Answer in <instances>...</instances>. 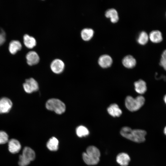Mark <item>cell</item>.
I'll return each mask as SVG.
<instances>
[{"label": "cell", "mask_w": 166, "mask_h": 166, "mask_svg": "<svg viewBox=\"0 0 166 166\" xmlns=\"http://www.w3.org/2000/svg\"><path fill=\"white\" fill-rule=\"evenodd\" d=\"M100 152L98 149L93 146H89L86 152L82 154V158L84 162L88 165H95L100 160Z\"/></svg>", "instance_id": "7a4b0ae2"}, {"label": "cell", "mask_w": 166, "mask_h": 166, "mask_svg": "<svg viewBox=\"0 0 166 166\" xmlns=\"http://www.w3.org/2000/svg\"><path fill=\"white\" fill-rule=\"evenodd\" d=\"M105 15L106 17L109 18L111 22L113 23L116 22L118 20L119 16L117 12L114 8H110L106 10Z\"/></svg>", "instance_id": "e0dca14e"}, {"label": "cell", "mask_w": 166, "mask_h": 166, "mask_svg": "<svg viewBox=\"0 0 166 166\" xmlns=\"http://www.w3.org/2000/svg\"><path fill=\"white\" fill-rule=\"evenodd\" d=\"M148 36L150 41L153 43H160L163 40L162 33L158 30H153L151 31Z\"/></svg>", "instance_id": "8fae6325"}, {"label": "cell", "mask_w": 166, "mask_h": 166, "mask_svg": "<svg viewBox=\"0 0 166 166\" xmlns=\"http://www.w3.org/2000/svg\"><path fill=\"white\" fill-rule=\"evenodd\" d=\"M12 102L10 99L3 97L0 99V113H7L11 109Z\"/></svg>", "instance_id": "8992f818"}, {"label": "cell", "mask_w": 166, "mask_h": 166, "mask_svg": "<svg viewBox=\"0 0 166 166\" xmlns=\"http://www.w3.org/2000/svg\"><path fill=\"white\" fill-rule=\"evenodd\" d=\"M30 162L25 158L22 154L19 155L18 162V164L19 166H27L30 164Z\"/></svg>", "instance_id": "d4e9b609"}, {"label": "cell", "mask_w": 166, "mask_h": 166, "mask_svg": "<svg viewBox=\"0 0 166 166\" xmlns=\"http://www.w3.org/2000/svg\"><path fill=\"white\" fill-rule=\"evenodd\" d=\"M130 160V158L129 155L124 152L120 153L116 157L117 162L122 166H127Z\"/></svg>", "instance_id": "7c38bea8"}, {"label": "cell", "mask_w": 166, "mask_h": 166, "mask_svg": "<svg viewBox=\"0 0 166 166\" xmlns=\"http://www.w3.org/2000/svg\"><path fill=\"white\" fill-rule=\"evenodd\" d=\"M161 57L166 58V49H164L161 54Z\"/></svg>", "instance_id": "83f0119b"}, {"label": "cell", "mask_w": 166, "mask_h": 166, "mask_svg": "<svg viewBox=\"0 0 166 166\" xmlns=\"http://www.w3.org/2000/svg\"><path fill=\"white\" fill-rule=\"evenodd\" d=\"M23 88L25 91L28 93L37 91L39 89L38 82L32 78L26 80L25 82L23 84Z\"/></svg>", "instance_id": "5b68a950"}, {"label": "cell", "mask_w": 166, "mask_h": 166, "mask_svg": "<svg viewBox=\"0 0 166 166\" xmlns=\"http://www.w3.org/2000/svg\"><path fill=\"white\" fill-rule=\"evenodd\" d=\"M136 91L140 94L144 93L147 90L146 84L143 80L140 79L134 83Z\"/></svg>", "instance_id": "9a60e30c"}, {"label": "cell", "mask_w": 166, "mask_h": 166, "mask_svg": "<svg viewBox=\"0 0 166 166\" xmlns=\"http://www.w3.org/2000/svg\"><path fill=\"white\" fill-rule=\"evenodd\" d=\"M122 63L124 66L128 68H132L134 67L136 64L135 59L131 55H127L124 57L122 59Z\"/></svg>", "instance_id": "4fadbf2b"}, {"label": "cell", "mask_w": 166, "mask_h": 166, "mask_svg": "<svg viewBox=\"0 0 166 166\" xmlns=\"http://www.w3.org/2000/svg\"><path fill=\"white\" fill-rule=\"evenodd\" d=\"M145 98L142 96H139L136 98L131 96H128L125 100V105L129 111H135L140 109L145 102Z\"/></svg>", "instance_id": "3957f363"}, {"label": "cell", "mask_w": 166, "mask_h": 166, "mask_svg": "<svg viewBox=\"0 0 166 166\" xmlns=\"http://www.w3.org/2000/svg\"><path fill=\"white\" fill-rule=\"evenodd\" d=\"M113 62L111 57L108 54H103L99 57L98 60V64L103 68H107L110 67Z\"/></svg>", "instance_id": "30bf717a"}, {"label": "cell", "mask_w": 166, "mask_h": 166, "mask_svg": "<svg viewBox=\"0 0 166 166\" xmlns=\"http://www.w3.org/2000/svg\"><path fill=\"white\" fill-rule=\"evenodd\" d=\"M23 42L25 46L29 48H32L36 45V41L35 38L27 34L24 35Z\"/></svg>", "instance_id": "ac0fdd59"}, {"label": "cell", "mask_w": 166, "mask_h": 166, "mask_svg": "<svg viewBox=\"0 0 166 166\" xmlns=\"http://www.w3.org/2000/svg\"><path fill=\"white\" fill-rule=\"evenodd\" d=\"M45 107L47 109L53 111L59 114L64 113L66 108L63 102L56 98H51L48 100L46 103Z\"/></svg>", "instance_id": "277c9868"}, {"label": "cell", "mask_w": 166, "mask_h": 166, "mask_svg": "<svg viewBox=\"0 0 166 166\" xmlns=\"http://www.w3.org/2000/svg\"><path fill=\"white\" fill-rule=\"evenodd\" d=\"M93 34V30L90 28H84L81 32V37L82 39L85 41H88L91 39Z\"/></svg>", "instance_id": "ffe728a7"}, {"label": "cell", "mask_w": 166, "mask_h": 166, "mask_svg": "<svg viewBox=\"0 0 166 166\" xmlns=\"http://www.w3.org/2000/svg\"><path fill=\"white\" fill-rule=\"evenodd\" d=\"M159 64L166 71V58L161 57L160 61Z\"/></svg>", "instance_id": "4316f807"}, {"label": "cell", "mask_w": 166, "mask_h": 166, "mask_svg": "<svg viewBox=\"0 0 166 166\" xmlns=\"http://www.w3.org/2000/svg\"><path fill=\"white\" fill-rule=\"evenodd\" d=\"M165 16H166V12H165Z\"/></svg>", "instance_id": "4dcf8cb0"}, {"label": "cell", "mask_w": 166, "mask_h": 166, "mask_svg": "<svg viewBox=\"0 0 166 166\" xmlns=\"http://www.w3.org/2000/svg\"><path fill=\"white\" fill-rule=\"evenodd\" d=\"M146 132L140 129H132L130 128L123 127L120 131V134L123 137L136 143H142L145 140Z\"/></svg>", "instance_id": "6da1fadb"}, {"label": "cell", "mask_w": 166, "mask_h": 166, "mask_svg": "<svg viewBox=\"0 0 166 166\" xmlns=\"http://www.w3.org/2000/svg\"><path fill=\"white\" fill-rule=\"evenodd\" d=\"M27 64L30 65H33L37 64L39 62L40 58L38 54L34 51L28 52L26 56Z\"/></svg>", "instance_id": "9c48e42d"}, {"label": "cell", "mask_w": 166, "mask_h": 166, "mask_svg": "<svg viewBox=\"0 0 166 166\" xmlns=\"http://www.w3.org/2000/svg\"><path fill=\"white\" fill-rule=\"evenodd\" d=\"M76 133L78 136L79 137H82L88 135L89 132L88 129L86 127L81 125L77 128Z\"/></svg>", "instance_id": "603a6c76"}, {"label": "cell", "mask_w": 166, "mask_h": 166, "mask_svg": "<svg viewBox=\"0 0 166 166\" xmlns=\"http://www.w3.org/2000/svg\"><path fill=\"white\" fill-rule=\"evenodd\" d=\"M108 113L113 117H119L122 113L121 110L118 105L115 103L111 104L107 108Z\"/></svg>", "instance_id": "5bb4252c"}, {"label": "cell", "mask_w": 166, "mask_h": 166, "mask_svg": "<svg viewBox=\"0 0 166 166\" xmlns=\"http://www.w3.org/2000/svg\"><path fill=\"white\" fill-rule=\"evenodd\" d=\"M5 40V33L2 28H0V45L4 42Z\"/></svg>", "instance_id": "484cf974"}, {"label": "cell", "mask_w": 166, "mask_h": 166, "mask_svg": "<svg viewBox=\"0 0 166 166\" xmlns=\"http://www.w3.org/2000/svg\"><path fill=\"white\" fill-rule=\"evenodd\" d=\"M164 134L166 136V126L164 128Z\"/></svg>", "instance_id": "f546056e"}, {"label": "cell", "mask_w": 166, "mask_h": 166, "mask_svg": "<svg viewBox=\"0 0 166 166\" xmlns=\"http://www.w3.org/2000/svg\"><path fill=\"white\" fill-rule=\"evenodd\" d=\"M59 141L55 137L51 138L47 143L46 146L51 151H57L58 148Z\"/></svg>", "instance_id": "44dd1931"}, {"label": "cell", "mask_w": 166, "mask_h": 166, "mask_svg": "<svg viewBox=\"0 0 166 166\" xmlns=\"http://www.w3.org/2000/svg\"><path fill=\"white\" fill-rule=\"evenodd\" d=\"M22 47V45L20 42L18 40H13L9 43V49L11 53L14 54L18 50H20Z\"/></svg>", "instance_id": "d6986e66"}, {"label": "cell", "mask_w": 166, "mask_h": 166, "mask_svg": "<svg viewBox=\"0 0 166 166\" xmlns=\"http://www.w3.org/2000/svg\"><path fill=\"white\" fill-rule=\"evenodd\" d=\"M8 149L9 152L12 154L18 152L21 148L20 142L17 140L12 139L9 140L8 142Z\"/></svg>", "instance_id": "ba28073f"}, {"label": "cell", "mask_w": 166, "mask_h": 166, "mask_svg": "<svg viewBox=\"0 0 166 166\" xmlns=\"http://www.w3.org/2000/svg\"><path fill=\"white\" fill-rule=\"evenodd\" d=\"M149 39V36L148 34L145 31H143L139 34L137 41L139 44L144 45L147 43Z\"/></svg>", "instance_id": "7402d4cb"}, {"label": "cell", "mask_w": 166, "mask_h": 166, "mask_svg": "<svg viewBox=\"0 0 166 166\" xmlns=\"http://www.w3.org/2000/svg\"><path fill=\"white\" fill-rule=\"evenodd\" d=\"M9 136L7 134L5 131H0V144H4L8 142Z\"/></svg>", "instance_id": "cb8c5ba5"}, {"label": "cell", "mask_w": 166, "mask_h": 166, "mask_svg": "<svg viewBox=\"0 0 166 166\" xmlns=\"http://www.w3.org/2000/svg\"><path fill=\"white\" fill-rule=\"evenodd\" d=\"M164 100L165 103L166 104V94L164 97Z\"/></svg>", "instance_id": "f1b7e54d"}, {"label": "cell", "mask_w": 166, "mask_h": 166, "mask_svg": "<svg viewBox=\"0 0 166 166\" xmlns=\"http://www.w3.org/2000/svg\"><path fill=\"white\" fill-rule=\"evenodd\" d=\"M22 155L27 160L31 162L35 159V154L34 151L30 148L26 147L23 149Z\"/></svg>", "instance_id": "2e32d148"}, {"label": "cell", "mask_w": 166, "mask_h": 166, "mask_svg": "<svg viewBox=\"0 0 166 166\" xmlns=\"http://www.w3.org/2000/svg\"><path fill=\"white\" fill-rule=\"evenodd\" d=\"M65 64L61 60L56 59L54 60L50 65V68L52 71L54 73L59 74L64 70Z\"/></svg>", "instance_id": "52a82bcc"}]
</instances>
